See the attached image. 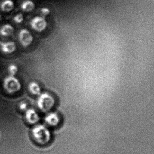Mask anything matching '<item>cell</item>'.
<instances>
[{
    "label": "cell",
    "mask_w": 154,
    "mask_h": 154,
    "mask_svg": "<svg viewBox=\"0 0 154 154\" xmlns=\"http://www.w3.org/2000/svg\"><path fill=\"white\" fill-rule=\"evenodd\" d=\"M32 131L35 140L40 145L47 144L51 139V132L44 125H38L35 126Z\"/></svg>",
    "instance_id": "obj_1"
},
{
    "label": "cell",
    "mask_w": 154,
    "mask_h": 154,
    "mask_svg": "<svg viewBox=\"0 0 154 154\" xmlns=\"http://www.w3.org/2000/svg\"><path fill=\"white\" fill-rule=\"evenodd\" d=\"M37 101L38 108L44 112L50 110L55 103L54 98L47 92L42 93L39 94Z\"/></svg>",
    "instance_id": "obj_2"
},
{
    "label": "cell",
    "mask_w": 154,
    "mask_h": 154,
    "mask_svg": "<svg viewBox=\"0 0 154 154\" xmlns=\"http://www.w3.org/2000/svg\"><path fill=\"white\" fill-rule=\"evenodd\" d=\"M3 86L7 92L13 94L20 91L21 88V84L19 80L16 76L9 75L4 78Z\"/></svg>",
    "instance_id": "obj_3"
},
{
    "label": "cell",
    "mask_w": 154,
    "mask_h": 154,
    "mask_svg": "<svg viewBox=\"0 0 154 154\" xmlns=\"http://www.w3.org/2000/svg\"><path fill=\"white\" fill-rule=\"evenodd\" d=\"M29 25L33 30L41 33L46 29L48 22L46 18L41 16H36L31 20Z\"/></svg>",
    "instance_id": "obj_4"
},
{
    "label": "cell",
    "mask_w": 154,
    "mask_h": 154,
    "mask_svg": "<svg viewBox=\"0 0 154 154\" xmlns=\"http://www.w3.org/2000/svg\"><path fill=\"white\" fill-rule=\"evenodd\" d=\"M18 39L22 46L28 47L33 43L34 37L30 31L26 29H22L19 31Z\"/></svg>",
    "instance_id": "obj_5"
},
{
    "label": "cell",
    "mask_w": 154,
    "mask_h": 154,
    "mask_svg": "<svg viewBox=\"0 0 154 154\" xmlns=\"http://www.w3.org/2000/svg\"><path fill=\"white\" fill-rule=\"evenodd\" d=\"M17 49V45L14 41L0 40V51L3 54H13Z\"/></svg>",
    "instance_id": "obj_6"
},
{
    "label": "cell",
    "mask_w": 154,
    "mask_h": 154,
    "mask_svg": "<svg viewBox=\"0 0 154 154\" xmlns=\"http://www.w3.org/2000/svg\"><path fill=\"white\" fill-rule=\"evenodd\" d=\"M26 118L28 122L32 124H35L40 120L39 115L34 109L26 110Z\"/></svg>",
    "instance_id": "obj_7"
},
{
    "label": "cell",
    "mask_w": 154,
    "mask_h": 154,
    "mask_svg": "<svg viewBox=\"0 0 154 154\" xmlns=\"http://www.w3.org/2000/svg\"><path fill=\"white\" fill-rule=\"evenodd\" d=\"M45 121L49 126L56 127L60 122V117L55 112H50L45 118Z\"/></svg>",
    "instance_id": "obj_8"
},
{
    "label": "cell",
    "mask_w": 154,
    "mask_h": 154,
    "mask_svg": "<svg viewBox=\"0 0 154 154\" xmlns=\"http://www.w3.org/2000/svg\"><path fill=\"white\" fill-rule=\"evenodd\" d=\"M15 29L11 24L7 23L0 27V35L3 37H9L14 34Z\"/></svg>",
    "instance_id": "obj_9"
},
{
    "label": "cell",
    "mask_w": 154,
    "mask_h": 154,
    "mask_svg": "<svg viewBox=\"0 0 154 154\" xmlns=\"http://www.w3.org/2000/svg\"><path fill=\"white\" fill-rule=\"evenodd\" d=\"M15 4L12 0H3L0 3V10L6 13L12 11L14 8Z\"/></svg>",
    "instance_id": "obj_10"
},
{
    "label": "cell",
    "mask_w": 154,
    "mask_h": 154,
    "mask_svg": "<svg viewBox=\"0 0 154 154\" xmlns=\"http://www.w3.org/2000/svg\"><path fill=\"white\" fill-rule=\"evenodd\" d=\"M35 5L34 2L31 0H25L20 5V9L23 12H31L35 9Z\"/></svg>",
    "instance_id": "obj_11"
},
{
    "label": "cell",
    "mask_w": 154,
    "mask_h": 154,
    "mask_svg": "<svg viewBox=\"0 0 154 154\" xmlns=\"http://www.w3.org/2000/svg\"><path fill=\"white\" fill-rule=\"evenodd\" d=\"M29 89L34 95H39L41 93V87L36 82H31L29 85Z\"/></svg>",
    "instance_id": "obj_12"
},
{
    "label": "cell",
    "mask_w": 154,
    "mask_h": 154,
    "mask_svg": "<svg viewBox=\"0 0 154 154\" xmlns=\"http://www.w3.org/2000/svg\"><path fill=\"white\" fill-rule=\"evenodd\" d=\"M18 71V67L15 64H10L8 66V72L9 75L15 76L17 73Z\"/></svg>",
    "instance_id": "obj_13"
},
{
    "label": "cell",
    "mask_w": 154,
    "mask_h": 154,
    "mask_svg": "<svg viewBox=\"0 0 154 154\" xmlns=\"http://www.w3.org/2000/svg\"><path fill=\"white\" fill-rule=\"evenodd\" d=\"M24 20V16L22 13H19L15 15L13 18V21L17 25H20Z\"/></svg>",
    "instance_id": "obj_14"
},
{
    "label": "cell",
    "mask_w": 154,
    "mask_h": 154,
    "mask_svg": "<svg viewBox=\"0 0 154 154\" xmlns=\"http://www.w3.org/2000/svg\"><path fill=\"white\" fill-rule=\"evenodd\" d=\"M40 16L46 18L50 14V11L49 9L47 8H42L39 10Z\"/></svg>",
    "instance_id": "obj_15"
},
{
    "label": "cell",
    "mask_w": 154,
    "mask_h": 154,
    "mask_svg": "<svg viewBox=\"0 0 154 154\" xmlns=\"http://www.w3.org/2000/svg\"><path fill=\"white\" fill-rule=\"evenodd\" d=\"M20 108L21 110H26L27 109V104H26V103H21L20 105Z\"/></svg>",
    "instance_id": "obj_16"
},
{
    "label": "cell",
    "mask_w": 154,
    "mask_h": 154,
    "mask_svg": "<svg viewBox=\"0 0 154 154\" xmlns=\"http://www.w3.org/2000/svg\"><path fill=\"white\" fill-rule=\"evenodd\" d=\"M2 20V17L1 14H0V22Z\"/></svg>",
    "instance_id": "obj_17"
}]
</instances>
